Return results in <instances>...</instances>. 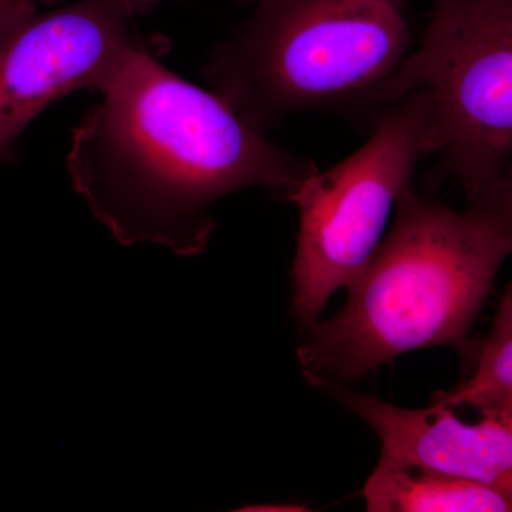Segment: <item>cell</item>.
Instances as JSON below:
<instances>
[{
  "label": "cell",
  "instance_id": "obj_14",
  "mask_svg": "<svg viewBox=\"0 0 512 512\" xmlns=\"http://www.w3.org/2000/svg\"><path fill=\"white\" fill-rule=\"evenodd\" d=\"M16 151L2 150L0 148V165L8 164L10 161L15 160Z\"/></svg>",
  "mask_w": 512,
  "mask_h": 512
},
{
  "label": "cell",
  "instance_id": "obj_12",
  "mask_svg": "<svg viewBox=\"0 0 512 512\" xmlns=\"http://www.w3.org/2000/svg\"><path fill=\"white\" fill-rule=\"evenodd\" d=\"M57 2H60V0H36V3H42V5L46 6ZM160 2L161 0H124L133 16L146 15L151 9L156 8Z\"/></svg>",
  "mask_w": 512,
  "mask_h": 512
},
{
  "label": "cell",
  "instance_id": "obj_7",
  "mask_svg": "<svg viewBox=\"0 0 512 512\" xmlns=\"http://www.w3.org/2000/svg\"><path fill=\"white\" fill-rule=\"evenodd\" d=\"M350 412L367 423L382 443V454L493 488L512 498V412L476 410L464 421L457 409L431 402L403 409L373 394L330 387Z\"/></svg>",
  "mask_w": 512,
  "mask_h": 512
},
{
  "label": "cell",
  "instance_id": "obj_3",
  "mask_svg": "<svg viewBox=\"0 0 512 512\" xmlns=\"http://www.w3.org/2000/svg\"><path fill=\"white\" fill-rule=\"evenodd\" d=\"M204 76L256 130L293 114L384 106L412 52L407 0H258Z\"/></svg>",
  "mask_w": 512,
  "mask_h": 512
},
{
  "label": "cell",
  "instance_id": "obj_9",
  "mask_svg": "<svg viewBox=\"0 0 512 512\" xmlns=\"http://www.w3.org/2000/svg\"><path fill=\"white\" fill-rule=\"evenodd\" d=\"M471 372L454 389L437 393L431 402L460 410L471 407L512 412V282L505 288L493 325L467 353Z\"/></svg>",
  "mask_w": 512,
  "mask_h": 512
},
{
  "label": "cell",
  "instance_id": "obj_5",
  "mask_svg": "<svg viewBox=\"0 0 512 512\" xmlns=\"http://www.w3.org/2000/svg\"><path fill=\"white\" fill-rule=\"evenodd\" d=\"M426 90L444 170L471 201L512 161V0H434L384 106Z\"/></svg>",
  "mask_w": 512,
  "mask_h": 512
},
{
  "label": "cell",
  "instance_id": "obj_8",
  "mask_svg": "<svg viewBox=\"0 0 512 512\" xmlns=\"http://www.w3.org/2000/svg\"><path fill=\"white\" fill-rule=\"evenodd\" d=\"M362 494L370 512H512L500 491L384 454Z\"/></svg>",
  "mask_w": 512,
  "mask_h": 512
},
{
  "label": "cell",
  "instance_id": "obj_10",
  "mask_svg": "<svg viewBox=\"0 0 512 512\" xmlns=\"http://www.w3.org/2000/svg\"><path fill=\"white\" fill-rule=\"evenodd\" d=\"M468 205L487 215L512 241V161L481 194L468 201Z\"/></svg>",
  "mask_w": 512,
  "mask_h": 512
},
{
  "label": "cell",
  "instance_id": "obj_6",
  "mask_svg": "<svg viewBox=\"0 0 512 512\" xmlns=\"http://www.w3.org/2000/svg\"><path fill=\"white\" fill-rule=\"evenodd\" d=\"M124 0H80L0 33V148L16 151L26 127L77 90L103 93L131 53L170 45L133 28Z\"/></svg>",
  "mask_w": 512,
  "mask_h": 512
},
{
  "label": "cell",
  "instance_id": "obj_15",
  "mask_svg": "<svg viewBox=\"0 0 512 512\" xmlns=\"http://www.w3.org/2000/svg\"><path fill=\"white\" fill-rule=\"evenodd\" d=\"M237 2L242 3V5H244V3H256L258 2V0H237Z\"/></svg>",
  "mask_w": 512,
  "mask_h": 512
},
{
  "label": "cell",
  "instance_id": "obj_4",
  "mask_svg": "<svg viewBox=\"0 0 512 512\" xmlns=\"http://www.w3.org/2000/svg\"><path fill=\"white\" fill-rule=\"evenodd\" d=\"M439 151L433 101L426 90H414L387 106L359 150L286 195L299 210L292 311L303 330L366 268L417 165Z\"/></svg>",
  "mask_w": 512,
  "mask_h": 512
},
{
  "label": "cell",
  "instance_id": "obj_13",
  "mask_svg": "<svg viewBox=\"0 0 512 512\" xmlns=\"http://www.w3.org/2000/svg\"><path fill=\"white\" fill-rule=\"evenodd\" d=\"M259 508H247V511H305L299 505H258Z\"/></svg>",
  "mask_w": 512,
  "mask_h": 512
},
{
  "label": "cell",
  "instance_id": "obj_11",
  "mask_svg": "<svg viewBox=\"0 0 512 512\" xmlns=\"http://www.w3.org/2000/svg\"><path fill=\"white\" fill-rule=\"evenodd\" d=\"M36 15V0H0V33Z\"/></svg>",
  "mask_w": 512,
  "mask_h": 512
},
{
  "label": "cell",
  "instance_id": "obj_2",
  "mask_svg": "<svg viewBox=\"0 0 512 512\" xmlns=\"http://www.w3.org/2000/svg\"><path fill=\"white\" fill-rule=\"evenodd\" d=\"M510 256V237L483 212L453 210L410 188L345 306L305 330L296 355L306 383L346 386L434 346L467 355L471 328Z\"/></svg>",
  "mask_w": 512,
  "mask_h": 512
},
{
  "label": "cell",
  "instance_id": "obj_1",
  "mask_svg": "<svg viewBox=\"0 0 512 512\" xmlns=\"http://www.w3.org/2000/svg\"><path fill=\"white\" fill-rule=\"evenodd\" d=\"M168 47L131 53L74 128L67 170L119 244L195 256L214 231L215 201L248 187L285 200L318 167L164 67L158 57Z\"/></svg>",
  "mask_w": 512,
  "mask_h": 512
}]
</instances>
